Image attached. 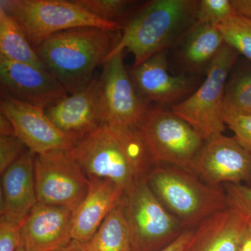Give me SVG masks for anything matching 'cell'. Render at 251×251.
Instances as JSON below:
<instances>
[{
	"mask_svg": "<svg viewBox=\"0 0 251 251\" xmlns=\"http://www.w3.org/2000/svg\"><path fill=\"white\" fill-rule=\"evenodd\" d=\"M72 152L88 177L107 179L126 192L153 166L137 128L103 124Z\"/></svg>",
	"mask_w": 251,
	"mask_h": 251,
	"instance_id": "1",
	"label": "cell"
},
{
	"mask_svg": "<svg viewBox=\"0 0 251 251\" xmlns=\"http://www.w3.org/2000/svg\"><path fill=\"white\" fill-rule=\"evenodd\" d=\"M118 31L98 27L72 28L57 33L35 49L44 65L67 93L78 92L94 78L117 46Z\"/></svg>",
	"mask_w": 251,
	"mask_h": 251,
	"instance_id": "2",
	"label": "cell"
},
{
	"mask_svg": "<svg viewBox=\"0 0 251 251\" xmlns=\"http://www.w3.org/2000/svg\"><path fill=\"white\" fill-rule=\"evenodd\" d=\"M198 6V1L191 0L150 1L126 23L108 59L126 49L133 54L136 67L164 52L190 20L196 18Z\"/></svg>",
	"mask_w": 251,
	"mask_h": 251,
	"instance_id": "3",
	"label": "cell"
},
{
	"mask_svg": "<svg viewBox=\"0 0 251 251\" xmlns=\"http://www.w3.org/2000/svg\"><path fill=\"white\" fill-rule=\"evenodd\" d=\"M155 196L184 229H196L203 221L227 207L226 193L191 172L169 165H153L146 176Z\"/></svg>",
	"mask_w": 251,
	"mask_h": 251,
	"instance_id": "4",
	"label": "cell"
},
{
	"mask_svg": "<svg viewBox=\"0 0 251 251\" xmlns=\"http://www.w3.org/2000/svg\"><path fill=\"white\" fill-rule=\"evenodd\" d=\"M0 8L16 20L34 49L60 31L80 27L120 31L122 26L87 12L75 0H1Z\"/></svg>",
	"mask_w": 251,
	"mask_h": 251,
	"instance_id": "5",
	"label": "cell"
},
{
	"mask_svg": "<svg viewBox=\"0 0 251 251\" xmlns=\"http://www.w3.org/2000/svg\"><path fill=\"white\" fill-rule=\"evenodd\" d=\"M153 164L191 172L204 140L184 120L161 107L148 108L137 127Z\"/></svg>",
	"mask_w": 251,
	"mask_h": 251,
	"instance_id": "6",
	"label": "cell"
},
{
	"mask_svg": "<svg viewBox=\"0 0 251 251\" xmlns=\"http://www.w3.org/2000/svg\"><path fill=\"white\" fill-rule=\"evenodd\" d=\"M239 53L225 44L208 66L202 85L188 98L175 104L172 111L189 124L205 141L226 129L224 104L227 78Z\"/></svg>",
	"mask_w": 251,
	"mask_h": 251,
	"instance_id": "7",
	"label": "cell"
},
{
	"mask_svg": "<svg viewBox=\"0 0 251 251\" xmlns=\"http://www.w3.org/2000/svg\"><path fill=\"white\" fill-rule=\"evenodd\" d=\"M122 203L132 251H159L186 229L155 196L146 177L125 193Z\"/></svg>",
	"mask_w": 251,
	"mask_h": 251,
	"instance_id": "8",
	"label": "cell"
},
{
	"mask_svg": "<svg viewBox=\"0 0 251 251\" xmlns=\"http://www.w3.org/2000/svg\"><path fill=\"white\" fill-rule=\"evenodd\" d=\"M34 175L38 202L75 211L90 188V179L72 150L36 154Z\"/></svg>",
	"mask_w": 251,
	"mask_h": 251,
	"instance_id": "9",
	"label": "cell"
},
{
	"mask_svg": "<svg viewBox=\"0 0 251 251\" xmlns=\"http://www.w3.org/2000/svg\"><path fill=\"white\" fill-rule=\"evenodd\" d=\"M123 52L104 63L101 82L103 124L137 128L149 108L126 69Z\"/></svg>",
	"mask_w": 251,
	"mask_h": 251,
	"instance_id": "10",
	"label": "cell"
},
{
	"mask_svg": "<svg viewBox=\"0 0 251 251\" xmlns=\"http://www.w3.org/2000/svg\"><path fill=\"white\" fill-rule=\"evenodd\" d=\"M191 171L211 186L244 182L251 186V153L234 137L214 135L204 141Z\"/></svg>",
	"mask_w": 251,
	"mask_h": 251,
	"instance_id": "11",
	"label": "cell"
},
{
	"mask_svg": "<svg viewBox=\"0 0 251 251\" xmlns=\"http://www.w3.org/2000/svg\"><path fill=\"white\" fill-rule=\"evenodd\" d=\"M45 112L75 145L103 124L100 78L94 77L88 85L52 104Z\"/></svg>",
	"mask_w": 251,
	"mask_h": 251,
	"instance_id": "12",
	"label": "cell"
},
{
	"mask_svg": "<svg viewBox=\"0 0 251 251\" xmlns=\"http://www.w3.org/2000/svg\"><path fill=\"white\" fill-rule=\"evenodd\" d=\"M1 113L12 124L17 135L29 150L41 154L56 150H72L74 143L63 134L46 114L45 109L24 103L2 93Z\"/></svg>",
	"mask_w": 251,
	"mask_h": 251,
	"instance_id": "13",
	"label": "cell"
},
{
	"mask_svg": "<svg viewBox=\"0 0 251 251\" xmlns=\"http://www.w3.org/2000/svg\"><path fill=\"white\" fill-rule=\"evenodd\" d=\"M0 81L2 93L39 108H49L69 95L47 69L12 62L1 57Z\"/></svg>",
	"mask_w": 251,
	"mask_h": 251,
	"instance_id": "14",
	"label": "cell"
},
{
	"mask_svg": "<svg viewBox=\"0 0 251 251\" xmlns=\"http://www.w3.org/2000/svg\"><path fill=\"white\" fill-rule=\"evenodd\" d=\"M74 211L37 202L23 222L26 251H57L72 240Z\"/></svg>",
	"mask_w": 251,
	"mask_h": 251,
	"instance_id": "15",
	"label": "cell"
},
{
	"mask_svg": "<svg viewBox=\"0 0 251 251\" xmlns=\"http://www.w3.org/2000/svg\"><path fill=\"white\" fill-rule=\"evenodd\" d=\"M35 157L28 150L1 175L0 216L23 222L37 204Z\"/></svg>",
	"mask_w": 251,
	"mask_h": 251,
	"instance_id": "16",
	"label": "cell"
},
{
	"mask_svg": "<svg viewBox=\"0 0 251 251\" xmlns=\"http://www.w3.org/2000/svg\"><path fill=\"white\" fill-rule=\"evenodd\" d=\"M90 188L83 201L74 211L72 238L85 244L100 225L122 202L125 191L109 180L89 177Z\"/></svg>",
	"mask_w": 251,
	"mask_h": 251,
	"instance_id": "17",
	"label": "cell"
},
{
	"mask_svg": "<svg viewBox=\"0 0 251 251\" xmlns=\"http://www.w3.org/2000/svg\"><path fill=\"white\" fill-rule=\"evenodd\" d=\"M130 75L141 97L160 104L175 103L191 88L187 77L170 74L165 52L133 67Z\"/></svg>",
	"mask_w": 251,
	"mask_h": 251,
	"instance_id": "18",
	"label": "cell"
},
{
	"mask_svg": "<svg viewBox=\"0 0 251 251\" xmlns=\"http://www.w3.org/2000/svg\"><path fill=\"white\" fill-rule=\"evenodd\" d=\"M248 226L244 216L227 207L194 229L184 251H239Z\"/></svg>",
	"mask_w": 251,
	"mask_h": 251,
	"instance_id": "19",
	"label": "cell"
},
{
	"mask_svg": "<svg viewBox=\"0 0 251 251\" xmlns=\"http://www.w3.org/2000/svg\"><path fill=\"white\" fill-rule=\"evenodd\" d=\"M0 57L15 62L45 68L16 20L0 8Z\"/></svg>",
	"mask_w": 251,
	"mask_h": 251,
	"instance_id": "20",
	"label": "cell"
},
{
	"mask_svg": "<svg viewBox=\"0 0 251 251\" xmlns=\"http://www.w3.org/2000/svg\"><path fill=\"white\" fill-rule=\"evenodd\" d=\"M84 246L87 251H132L130 231L122 201Z\"/></svg>",
	"mask_w": 251,
	"mask_h": 251,
	"instance_id": "21",
	"label": "cell"
},
{
	"mask_svg": "<svg viewBox=\"0 0 251 251\" xmlns=\"http://www.w3.org/2000/svg\"><path fill=\"white\" fill-rule=\"evenodd\" d=\"M225 44L224 36L216 26L195 25L185 41L183 57L193 68L209 65Z\"/></svg>",
	"mask_w": 251,
	"mask_h": 251,
	"instance_id": "22",
	"label": "cell"
},
{
	"mask_svg": "<svg viewBox=\"0 0 251 251\" xmlns=\"http://www.w3.org/2000/svg\"><path fill=\"white\" fill-rule=\"evenodd\" d=\"M224 117L251 115V63L235 72L226 86Z\"/></svg>",
	"mask_w": 251,
	"mask_h": 251,
	"instance_id": "23",
	"label": "cell"
},
{
	"mask_svg": "<svg viewBox=\"0 0 251 251\" xmlns=\"http://www.w3.org/2000/svg\"><path fill=\"white\" fill-rule=\"evenodd\" d=\"M225 42L251 63V21L235 15L216 25Z\"/></svg>",
	"mask_w": 251,
	"mask_h": 251,
	"instance_id": "24",
	"label": "cell"
},
{
	"mask_svg": "<svg viewBox=\"0 0 251 251\" xmlns=\"http://www.w3.org/2000/svg\"><path fill=\"white\" fill-rule=\"evenodd\" d=\"M77 4L95 17L123 27L122 20L134 1L128 0H75Z\"/></svg>",
	"mask_w": 251,
	"mask_h": 251,
	"instance_id": "25",
	"label": "cell"
},
{
	"mask_svg": "<svg viewBox=\"0 0 251 251\" xmlns=\"http://www.w3.org/2000/svg\"><path fill=\"white\" fill-rule=\"evenodd\" d=\"M235 15L230 0H202L198 2L195 25H219Z\"/></svg>",
	"mask_w": 251,
	"mask_h": 251,
	"instance_id": "26",
	"label": "cell"
},
{
	"mask_svg": "<svg viewBox=\"0 0 251 251\" xmlns=\"http://www.w3.org/2000/svg\"><path fill=\"white\" fill-rule=\"evenodd\" d=\"M225 187L227 207L239 212L251 224V186L226 184Z\"/></svg>",
	"mask_w": 251,
	"mask_h": 251,
	"instance_id": "27",
	"label": "cell"
},
{
	"mask_svg": "<svg viewBox=\"0 0 251 251\" xmlns=\"http://www.w3.org/2000/svg\"><path fill=\"white\" fill-rule=\"evenodd\" d=\"M29 150L16 135H0V173H4Z\"/></svg>",
	"mask_w": 251,
	"mask_h": 251,
	"instance_id": "28",
	"label": "cell"
},
{
	"mask_svg": "<svg viewBox=\"0 0 251 251\" xmlns=\"http://www.w3.org/2000/svg\"><path fill=\"white\" fill-rule=\"evenodd\" d=\"M23 222L0 216V251H17L22 247Z\"/></svg>",
	"mask_w": 251,
	"mask_h": 251,
	"instance_id": "29",
	"label": "cell"
},
{
	"mask_svg": "<svg viewBox=\"0 0 251 251\" xmlns=\"http://www.w3.org/2000/svg\"><path fill=\"white\" fill-rule=\"evenodd\" d=\"M224 122L234 132L238 143L251 153V115L226 117Z\"/></svg>",
	"mask_w": 251,
	"mask_h": 251,
	"instance_id": "30",
	"label": "cell"
},
{
	"mask_svg": "<svg viewBox=\"0 0 251 251\" xmlns=\"http://www.w3.org/2000/svg\"><path fill=\"white\" fill-rule=\"evenodd\" d=\"M194 229H186L169 245L159 251H184L190 239L192 237Z\"/></svg>",
	"mask_w": 251,
	"mask_h": 251,
	"instance_id": "31",
	"label": "cell"
},
{
	"mask_svg": "<svg viewBox=\"0 0 251 251\" xmlns=\"http://www.w3.org/2000/svg\"><path fill=\"white\" fill-rule=\"evenodd\" d=\"M236 15L251 21V0H230Z\"/></svg>",
	"mask_w": 251,
	"mask_h": 251,
	"instance_id": "32",
	"label": "cell"
},
{
	"mask_svg": "<svg viewBox=\"0 0 251 251\" xmlns=\"http://www.w3.org/2000/svg\"><path fill=\"white\" fill-rule=\"evenodd\" d=\"M15 135L12 124L2 113L0 114V135Z\"/></svg>",
	"mask_w": 251,
	"mask_h": 251,
	"instance_id": "33",
	"label": "cell"
},
{
	"mask_svg": "<svg viewBox=\"0 0 251 251\" xmlns=\"http://www.w3.org/2000/svg\"><path fill=\"white\" fill-rule=\"evenodd\" d=\"M239 251H251V224H249Z\"/></svg>",
	"mask_w": 251,
	"mask_h": 251,
	"instance_id": "34",
	"label": "cell"
},
{
	"mask_svg": "<svg viewBox=\"0 0 251 251\" xmlns=\"http://www.w3.org/2000/svg\"><path fill=\"white\" fill-rule=\"evenodd\" d=\"M57 251H87L86 250L85 246L82 243L77 242L75 239H72L69 244L61 248Z\"/></svg>",
	"mask_w": 251,
	"mask_h": 251,
	"instance_id": "35",
	"label": "cell"
},
{
	"mask_svg": "<svg viewBox=\"0 0 251 251\" xmlns=\"http://www.w3.org/2000/svg\"><path fill=\"white\" fill-rule=\"evenodd\" d=\"M17 251H26L25 250L24 248H23V246L22 247H21L19 248V249H18Z\"/></svg>",
	"mask_w": 251,
	"mask_h": 251,
	"instance_id": "36",
	"label": "cell"
}]
</instances>
